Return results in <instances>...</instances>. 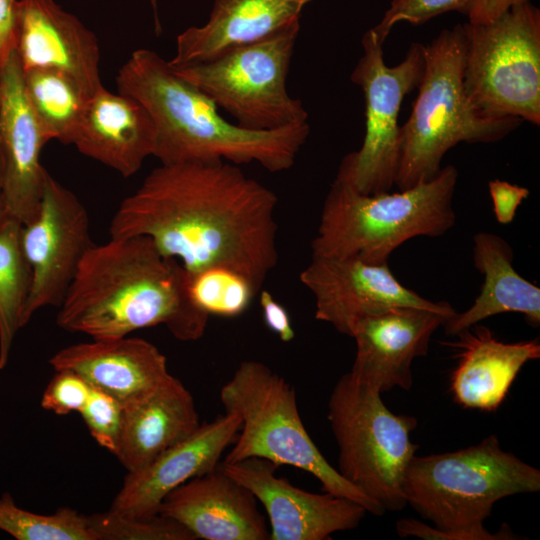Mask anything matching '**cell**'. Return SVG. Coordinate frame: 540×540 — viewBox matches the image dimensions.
I'll return each mask as SVG.
<instances>
[{
	"label": "cell",
	"mask_w": 540,
	"mask_h": 540,
	"mask_svg": "<svg viewBox=\"0 0 540 540\" xmlns=\"http://www.w3.org/2000/svg\"><path fill=\"white\" fill-rule=\"evenodd\" d=\"M18 0H0V66L16 46Z\"/></svg>",
	"instance_id": "36"
},
{
	"label": "cell",
	"mask_w": 540,
	"mask_h": 540,
	"mask_svg": "<svg viewBox=\"0 0 540 540\" xmlns=\"http://www.w3.org/2000/svg\"><path fill=\"white\" fill-rule=\"evenodd\" d=\"M219 397L225 412L241 420L222 463L257 457L278 467L290 465L312 474L324 492L351 499L373 515L386 513L325 459L302 422L295 388L266 364L242 361L220 389Z\"/></svg>",
	"instance_id": "7"
},
{
	"label": "cell",
	"mask_w": 540,
	"mask_h": 540,
	"mask_svg": "<svg viewBox=\"0 0 540 540\" xmlns=\"http://www.w3.org/2000/svg\"><path fill=\"white\" fill-rule=\"evenodd\" d=\"M299 279L314 296L315 318L350 337L360 321L395 307L422 308L449 316L456 312L450 303L428 300L401 284L388 263L312 257Z\"/></svg>",
	"instance_id": "13"
},
{
	"label": "cell",
	"mask_w": 540,
	"mask_h": 540,
	"mask_svg": "<svg viewBox=\"0 0 540 540\" xmlns=\"http://www.w3.org/2000/svg\"><path fill=\"white\" fill-rule=\"evenodd\" d=\"M363 54L351 73L365 99V135L361 147L341 161L336 178L363 194L388 192L395 185L400 155L398 116L404 97L415 89L424 69L423 44L412 43L405 58L387 66L382 44L372 29L361 40Z\"/></svg>",
	"instance_id": "11"
},
{
	"label": "cell",
	"mask_w": 540,
	"mask_h": 540,
	"mask_svg": "<svg viewBox=\"0 0 540 540\" xmlns=\"http://www.w3.org/2000/svg\"><path fill=\"white\" fill-rule=\"evenodd\" d=\"M450 316L414 307H395L360 321L351 335L356 355L349 372L380 392L412 386L411 364L425 356L433 333Z\"/></svg>",
	"instance_id": "16"
},
{
	"label": "cell",
	"mask_w": 540,
	"mask_h": 540,
	"mask_svg": "<svg viewBox=\"0 0 540 540\" xmlns=\"http://www.w3.org/2000/svg\"><path fill=\"white\" fill-rule=\"evenodd\" d=\"M381 392L344 374L328 401L327 419L339 449L338 472L386 511L406 506L405 472L418 449L417 419L396 415Z\"/></svg>",
	"instance_id": "8"
},
{
	"label": "cell",
	"mask_w": 540,
	"mask_h": 540,
	"mask_svg": "<svg viewBox=\"0 0 540 540\" xmlns=\"http://www.w3.org/2000/svg\"><path fill=\"white\" fill-rule=\"evenodd\" d=\"M312 0H215L209 20L178 35L173 67L207 62L299 22Z\"/></svg>",
	"instance_id": "22"
},
{
	"label": "cell",
	"mask_w": 540,
	"mask_h": 540,
	"mask_svg": "<svg viewBox=\"0 0 540 540\" xmlns=\"http://www.w3.org/2000/svg\"><path fill=\"white\" fill-rule=\"evenodd\" d=\"M200 425L191 392L170 375L153 391L123 407L114 456L127 473L138 471Z\"/></svg>",
	"instance_id": "24"
},
{
	"label": "cell",
	"mask_w": 540,
	"mask_h": 540,
	"mask_svg": "<svg viewBox=\"0 0 540 540\" xmlns=\"http://www.w3.org/2000/svg\"><path fill=\"white\" fill-rule=\"evenodd\" d=\"M257 502L218 466L169 492L159 514L182 524L196 539L267 540L269 529Z\"/></svg>",
	"instance_id": "19"
},
{
	"label": "cell",
	"mask_w": 540,
	"mask_h": 540,
	"mask_svg": "<svg viewBox=\"0 0 540 540\" xmlns=\"http://www.w3.org/2000/svg\"><path fill=\"white\" fill-rule=\"evenodd\" d=\"M493 203V212L498 223L506 225L514 220L517 208L525 200L530 191L507 181L494 179L488 183Z\"/></svg>",
	"instance_id": "34"
},
{
	"label": "cell",
	"mask_w": 540,
	"mask_h": 540,
	"mask_svg": "<svg viewBox=\"0 0 540 540\" xmlns=\"http://www.w3.org/2000/svg\"><path fill=\"white\" fill-rule=\"evenodd\" d=\"M259 303L266 326L275 333L281 341H292L295 337V331L286 308L267 290L259 291Z\"/></svg>",
	"instance_id": "35"
},
{
	"label": "cell",
	"mask_w": 540,
	"mask_h": 540,
	"mask_svg": "<svg viewBox=\"0 0 540 540\" xmlns=\"http://www.w3.org/2000/svg\"><path fill=\"white\" fill-rule=\"evenodd\" d=\"M540 490V471L504 451L496 435L454 452L414 456L405 472L406 503L435 527L400 519V537L429 540L519 539L506 524L497 533L484 527L493 505L508 496Z\"/></svg>",
	"instance_id": "4"
},
{
	"label": "cell",
	"mask_w": 540,
	"mask_h": 540,
	"mask_svg": "<svg viewBox=\"0 0 540 540\" xmlns=\"http://www.w3.org/2000/svg\"><path fill=\"white\" fill-rule=\"evenodd\" d=\"M0 530L17 540H97L87 515L70 507L34 513L17 506L8 493L0 496Z\"/></svg>",
	"instance_id": "28"
},
{
	"label": "cell",
	"mask_w": 540,
	"mask_h": 540,
	"mask_svg": "<svg viewBox=\"0 0 540 540\" xmlns=\"http://www.w3.org/2000/svg\"><path fill=\"white\" fill-rule=\"evenodd\" d=\"M186 278L181 264L164 257L150 238L110 237L84 255L56 323L91 339L164 325L180 341L198 340L210 316L190 300Z\"/></svg>",
	"instance_id": "2"
},
{
	"label": "cell",
	"mask_w": 540,
	"mask_h": 540,
	"mask_svg": "<svg viewBox=\"0 0 540 540\" xmlns=\"http://www.w3.org/2000/svg\"><path fill=\"white\" fill-rule=\"evenodd\" d=\"M23 82L45 138L73 144L89 99L80 86L68 75L44 68L23 70Z\"/></svg>",
	"instance_id": "26"
},
{
	"label": "cell",
	"mask_w": 540,
	"mask_h": 540,
	"mask_svg": "<svg viewBox=\"0 0 540 540\" xmlns=\"http://www.w3.org/2000/svg\"><path fill=\"white\" fill-rule=\"evenodd\" d=\"M186 273L190 300L209 316H239L260 291L245 275L223 266Z\"/></svg>",
	"instance_id": "29"
},
{
	"label": "cell",
	"mask_w": 540,
	"mask_h": 540,
	"mask_svg": "<svg viewBox=\"0 0 540 540\" xmlns=\"http://www.w3.org/2000/svg\"><path fill=\"white\" fill-rule=\"evenodd\" d=\"M457 179V169L447 165L409 189L363 194L335 177L311 242L312 257L383 264L412 238L444 235L456 220L452 200Z\"/></svg>",
	"instance_id": "5"
},
{
	"label": "cell",
	"mask_w": 540,
	"mask_h": 540,
	"mask_svg": "<svg viewBox=\"0 0 540 540\" xmlns=\"http://www.w3.org/2000/svg\"><path fill=\"white\" fill-rule=\"evenodd\" d=\"M116 84L118 92L139 101L150 115L155 129L153 156L161 164L257 163L269 172H282L295 164L310 133L308 122L268 131L228 122L207 95L149 49L131 54Z\"/></svg>",
	"instance_id": "3"
},
{
	"label": "cell",
	"mask_w": 540,
	"mask_h": 540,
	"mask_svg": "<svg viewBox=\"0 0 540 540\" xmlns=\"http://www.w3.org/2000/svg\"><path fill=\"white\" fill-rule=\"evenodd\" d=\"M277 203L229 162L161 164L122 200L109 235L148 237L188 273L223 266L261 290L278 263Z\"/></svg>",
	"instance_id": "1"
},
{
	"label": "cell",
	"mask_w": 540,
	"mask_h": 540,
	"mask_svg": "<svg viewBox=\"0 0 540 540\" xmlns=\"http://www.w3.org/2000/svg\"><path fill=\"white\" fill-rule=\"evenodd\" d=\"M424 69L412 112L400 128L395 185L409 189L434 178L455 145L497 142L523 122L477 109L463 86L465 40L462 24L443 29L423 45Z\"/></svg>",
	"instance_id": "6"
},
{
	"label": "cell",
	"mask_w": 540,
	"mask_h": 540,
	"mask_svg": "<svg viewBox=\"0 0 540 540\" xmlns=\"http://www.w3.org/2000/svg\"><path fill=\"white\" fill-rule=\"evenodd\" d=\"M91 386L77 373L58 370L45 388L41 406L57 415L79 412L85 405Z\"/></svg>",
	"instance_id": "33"
},
{
	"label": "cell",
	"mask_w": 540,
	"mask_h": 540,
	"mask_svg": "<svg viewBox=\"0 0 540 540\" xmlns=\"http://www.w3.org/2000/svg\"><path fill=\"white\" fill-rule=\"evenodd\" d=\"M49 364L70 370L123 407L158 387L171 374L165 355L151 342L138 337L92 339L57 351Z\"/></svg>",
	"instance_id": "20"
},
{
	"label": "cell",
	"mask_w": 540,
	"mask_h": 540,
	"mask_svg": "<svg viewBox=\"0 0 540 540\" xmlns=\"http://www.w3.org/2000/svg\"><path fill=\"white\" fill-rule=\"evenodd\" d=\"M455 336L458 340L445 343L457 349L449 390L465 409L496 411L522 367L540 358L538 339L502 342L479 323Z\"/></svg>",
	"instance_id": "21"
},
{
	"label": "cell",
	"mask_w": 540,
	"mask_h": 540,
	"mask_svg": "<svg viewBox=\"0 0 540 540\" xmlns=\"http://www.w3.org/2000/svg\"><path fill=\"white\" fill-rule=\"evenodd\" d=\"M473 263L484 275L474 303L445 321L446 335L457 333L491 316L515 312L533 327L540 325V288L522 277L513 266V249L501 236L479 232L473 237Z\"/></svg>",
	"instance_id": "25"
},
{
	"label": "cell",
	"mask_w": 540,
	"mask_h": 540,
	"mask_svg": "<svg viewBox=\"0 0 540 540\" xmlns=\"http://www.w3.org/2000/svg\"><path fill=\"white\" fill-rule=\"evenodd\" d=\"M476 2L477 0H392L380 22L371 29L383 45L393 26L399 22L421 25L451 11L468 16Z\"/></svg>",
	"instance_id": "31"
},
{
	"label": "cell",
	"mask_w": 540,
	"mask_h": 540,
	"mask_svg": "<svg viewBox=\"0 0 540 540\" xmlns=\"http://www.w3.org/2000/svg\"><path fill=\"white\" fill-rule=\"evenodd\" d=\"M463 86L477 109L540 124V10L512 6L487 23L462 24Z\"/></svg>",
	"instance_id": "9"
},
{
	"label": "cell",
	"mask_w": 540,
	"mask_h": 540,
	"mask_svg": "<svg viewBox=\"0 0 540 540\" xmlns=\"http://www.w3.org/2000/svg\"><path fill=\"white\" fill-rule=\"evenodd\" d=\"M73 145L83 155L130 177L153 156L155 129L139 101L102 86L87 101Z\"/></svg>",
	"instance_id": "23"
},
{
	"label": "cell",
	"mask_w": 540,
	"mask_h": 540,
	"mask_svg": "<svg viewBox=\"0 0 540 540\" xmlns=\"http://www.w3.org/2000/svg\"><path fill=\"white\" fill-rule=\"evenodd\" d=\"M525 2H530V0H477L468 19L470 23L491 22L512 6Z\"/></svg>",
	"instance_id": "37"
},
{
	"label": "cell",
	"mask_w": 540,
	"mask_h": 540,
	"mask_svg": "<svg viewBox=\"0 0 540 540\" xmlns=\"http://www.w3.org/2000/svg\"><path fill=\"white\" fill-rule=\"evenodd\" d=\"M240 427V418L226 412L201 424L142 469L127 473L110 509L138 517L158 514L169 492L219 466L223 452L234 442Z\"/></svg>",
	"instance_id": "18"
},
{
	"label": "cell",
	"mask_w": 540,
	"mask_h": 540,
	"mask_svg": "<svg viewBox=\"0 0 540 540\" xmlns=\"http://www.w3.org/2000/svg\"><path fill=\"white\" fill-rule=\"evenodd\" d=\"M21 241L32 273L21 319L24 327L41 308L60 305L81 260L94 244L85 206L48 172L37 212L22 225Z\"/></svg>",
	"instance_id": "12"
},
{
	"label": "cell",
	"mask_w": 540,
	"mask_h": 540,
	"mask_svg": "<svg viewBox=\"0 0 540 540\" xmlns=\"http://www.w3.org/2000/svg\"><path fill=\"white\" fill-rule=\"evenodd\" d=\"M87 516L97 540H196L182 524L159 513L138 517L109 509Z\"/></svg>",
	"instance_id": "30"
},
{
	"label": "cell",
	"mask_w": 540,
	"mask_h": 540,
	"mask_svg": "<svg viewBox=\"0 0 540 540\" xmlns=\"http://www.w3.org/2000/svg\"><path fill=\"white\" fill-rule=\"evenodd\" d=\"M79 413L97 444L114 455L122 428L123 405L107 393L91 387Z\"/></svg>",
	"instance_id": "32"
},
{
	"label": "cell",
	"mask_w": 540,
	"mask_h": 540,
	"mask_svg": "<svg viewBox=\"0 0 540 540\" xmlns=\"http://www.w3.org/2000/svg\"><path fill=\"white\" fill-rule=\"evenodd\" d=\"M47 142L27 100L14 49L0 66L1 201L4 213L22 225L39 207L47 173L40 152Z\"/></svg>",
	"instance_id": "15"
},
{
	"label": "cell",
	"mask_w": 540,
	"mask_h": 540,
	"mask_svg": "<svg viewBox=\"0 0 540 540\" xmlns=\"http://www.w3.org/2000/svg\"><path fill=\"white\" fill-rule=\"evenodd\" d=\"M0 209H3L2 201H1V153H0Z\"/></svg>",
	"instance_id": "38"
},
{
	"label": "cell",
	"mask_w": 540,
	"mask_h": 540,
	"mask_svg": "<svg viewBox=\"0 0 540 540\" xmlns=\"http://www.w3.org/2000/svg\"><path fill=\"white\" fill-rule=\"evenodd\" d=\"M154 12H157V0H151Z\"/></svg>",
	"instance_id": "39"
},
{
	"label": "cell",
	"mask_w": 540,
	"mask_h": 540,
	"mask_svg": "<svg viewBox=\"0 0 540 540\" xmlns=\"http://www.w3.org/2000/svg\"><path fill=\"white\" fill-rule=\"evenodd\" d=\"M300 23L215 59L172 67L180 77L229 113L237 125L256 131L308 122L300 99L287 90V78Z\"/></svg>",
	"instance_id": "10"
},
{
	"label": "cell",
	"mask_w": 540,
	"mask_h": 540,
	"mask_svg": "<svg viewBox=\"0 0 540 540\" xmlns=\"http://www.w3.org/2000/svg\"><path fill=\"white\" fill-rule=\"evenodd\" d=\"M3 211L0 210V214L2 213Z\"/></svg>",
	"instance_id": "40"
},
{
	"label": "cell",
	"mask_w": 540,
	"mask_h": 540,
	"mask_svg": "<svg viewBox=\"0 0 540 540\" xmlns=\"http://www.w3.org/2000/svg\"><path fill=\"white\" fill-rule=\"evenodd\" d=\"M15 50L24 71L58 70L88 98L103 86L96 36L54 0H18Z\"/></svg>",
	"instance_id": "17"
},
{
	"label": "cell",
	"mask_w": 540,
	"mask_h": 540,
	"mask_svg": "<svg viewBox=\"0 0 540 540\" xmlns=\"http://www.w3.org/2000/svg\"><path fill=\"white\" fill-rule=\"evenodd\" d=\"M22 224L0 214V370L8 363L32 282L21 241Z\"/></svg>",
	"instance_id": "27"
},
{
	"label": "cell",
	"mask_w": 540,
	"mask_h": 540,
	"mask_svg": "<svg viewBox=\"0 0 540 540\" xmlns=\"http://www.w3.org/2000/svg\"><path fill=\"white\" fill-rule=\"evenodd\" d=\"M221 468L248 488L263 505L270 540H327L358 527L367 510L331 493H312L276 476L278 466L263 458L222 463Z\"/></svg>",
	"instance_id": "14"
}]
</instances>
